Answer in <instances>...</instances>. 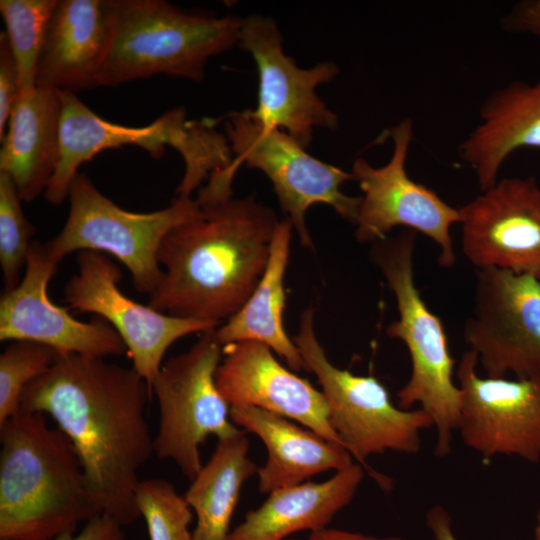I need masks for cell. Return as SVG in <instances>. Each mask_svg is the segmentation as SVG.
Segmentation results:
<instances>
[{"label":"cell","mask_w":540,"mask_h":540,"mask_svg":"<svg viewBox=\"0 0 540 540\" xmlns=\"http://www.w3.org/2000/svg\"><path fill=\"white\" fill-rule=\"evenodd\" d=\"M224 129L234 156L231 173L235 175L245 164L269 178L281 210L304 247H313L305 218L313 205H328L355 225L361 196H349L341 190L345 182L352 181L350 172L308 154L288 133L263 126L250 109L228 114Z\"/></svg>","instance_id":"obj_10"},{"label":"cell","mask_w":540,"mask_h":540,"mask_svg":"<svg viewBox=\"0 0 540 540\" xmlns=\"http://www.w3.org/2000/svg\"><path fill=\"white\" fill-rule=\"evenodd\" d=\"M479 122L462 140L460 159L476 176L480 191L492 186L505 161L521 148H540V77L513 81L482 102Z\"/></svg>","instance_id":"obj_20"},{"label":"cell","mask_w":540,"mask_h":540,"mask_svg":"<svg viewBox=\"0 0 540 540\" xmlns=\"http://www.w3.org/2000/svg\"><path fill=\"white\" fill-rule=\"evenodd\" d=\"M135 497L149 540H193L189 530L192 509L169 481L162 478L140 480Z\"/></svg>","instance_id":"obj_27"},{"label":"cell","mask_w":540,"mask_h":540,"mask_svg":"<svg viewBox=\"0 0 540 540\" xmlns=\"http://www.w3.org/2000/svg\"><path fill=\"white\" fill-rule=\"evenodd\" d=\"M124 525L113 517L100 513L74 532L54 540H125Z\"/></svg>","instance_id":"obj_32"},{"label":"cell","mask_w":540,"mask_h":540,"mask_svg":"<svg viewBox=\"0 0 540 540\" xmlns=\"http://www.w3.org/2000/svg\"><path fill=\"white\" fill-rule=\"evenodd\" d=\"M294 343L315 374L329 410V422L344 448L361 465L372 455L394 451L416 454L420 432L433 426L421 408L394 405L386 387L374 376L355 375L330 362L314 330V310L300 316Z\"/></svg>","instance_id":"obj_8"},{"label":"cell","mask_w":540,"mask_h":540,"mask_svg":"<svg viewBox=\"0 0 540 540\" xmlns=\"http://www.w3.org/2000/svg\"><path fill=\"white\" fill-rule=\"evenodd\" d=\"M20 96L19 73L16 60L4 31L0 34V140L14 105Z\"/></svg>","instance_id":"obj_30"},{"label":"cell","mask_w":540,"mask_h":540,"mask_svg":"<svg viewBox=\"0 0 540 540\" xmlns=\"http://www.w3.org/2000/svg\"><path fill=\"white\" fill-rule=\"evenodd\" d=\"M110 10L96 86L156 74L201 82L208 60L238 44L244 19L183 11L163 0H110Z\"/></svg>","instance_id":"obj_4"},{"label":"cell","mask_w":540,"mask_h":540,"mask_svg":"<svg viewBox=\"0 0 540 540\" xmlns=\"http://www.w3.org/2000/svg\"><path fill=\"white\" fill-rule=\"evenodd\" d=\"M21 201L12 178L0 172V265L4 292L20 283L33 242L31 238L36 232L24 215Z\"/></svg>","instance_id":"obj_28"},{"label":"cell","mask_w":540,"mask_h":540,"mask_svg":"<svg viewBox=\"0 0 540 540\" xmlns=\"http://www.w3.org/2000/svg\"><path fill=\"white\" fill-rule=\"evenodd\" d=\"M199 205L197 216L163 240L158 260L164 277L148 305L220 326L257 287L280 221L253 195Z\"/></svg>","instance_id":"obj_2"},{"label":"cell","mask_w":540,"mask_h":540,"mask_svg":"<svg viewBox=\"0 0 540 540\" xmlns=\"http://www.w3.org/2000/svg\"><path fill=\"white\" fill-rule=\"evenodd\" d=\"M307 540H404L399 537H377L342 529L323 528L310 533Z\"/></svg>","instance_id":"obj_34"},{"label":"cell","mask_w":540,"mask_h":540,"mask_svg":"<svg viewBox=\"0 0 540 540\" xmlns=\"http://www.w3.org/2000/svg\"><path fill=\"white\" fill-rule=\"evenodd\" d=\"M58 353L32 341L10 342L0 355V425L21 408L26 387L43 375Z\"/></svg>","instance_id":"obj_29"},{"label":"cell","mask_w":540,"mask_h":540,"mask_svg":"<svg viewBox=\"0 0 540 540\" xmlns=\"http://www.w3.org/2000/svg\"><path fill=\"white\" fill-rule=\"evenodd\" d=\"M393 141L389 161L374 167L357 158L350 171L363 195L355 223V237L361 243H375L395 227L424 234L440 249L438 263L451 268L457 257L451 227L459 223V209L446 203L436 192L411 179L406 161L413 138V124L405 118L390 128Z\"/></svg>","instance_id":"obj_11"},{"label":"cell","mask_w":540,"mask_h":540,"mask_svg":"<svg viewBox=\"0 0 540 540\" xmlns=\"http://www.w3.org/2000/svg\"><path fill=\"white\" fill-rule=\"evenodd\" d=\"M248 451L242 430L218 440L208 462L190 481L183 496L196 515L193 540H226L242 486L259 468Z\"/></svg>","instance_id":"obj_25"},{"label":"cell","mask_w":540,"mask_h":540,"mask_svg":"<svg viewBox=\"0 0 540 540\" xmlns=\"http://www.w3.org/2000/svg\"><path fill=\"white\" fill-rule=\"evenodd\" d=\"M426 525L434 540H458L449 512L440 504L432 506L426 513Z\"/></svg>","instance_id":"obj_33"},{"label":"cell","mask_w":540,"mask_h":540,"mask_svg":"<svg viewBox=\"0 0 540 540\" xmlns=\"http://www.w3.org/2000/svg\"><path fill=\"white\" fill-rule=\"evenodd\" d=\"M238 45L255 61L258 72V102L251 115L263 126L292 136L304 148L314 128L334 131L338 117L316 94V88L339 73L331 61L309 69L299 68L283 51V38L276 22L259 14L243 19Z\"/></svg>","instance_id":"obj_14"},{"label":"cell","mask_w":540,"mask_h":540,"mask_svg":"<svg viewBox=\"0 0 540 540\" xmlns=\"http://www.w3.org/2000/svg\"><path fill=\"white\" fill-rule=\"evenodd\" d=\"M59 263L47 243L33 240L20 283L0 300V340L32 341L58 354L101 358L127 354L123 340L106 320L95 316L89 322L79 321L49 298L48 284Z\"/></svg>","instance_id":"obj_17"},{"label":"cell","mask_w":540,"mask_h":540,"mask_svg":"<svg viewBox=\"0 0 540 540\" xmlns=\"http://www.w3.org/2000/svg\"><path fill=\"white\" fill-rule=\"evenodd\" d=\"M223 354L216 385L229 407L253 406L269 411L343 446L329 422L322 391L284 367L269 347L242 341L224 346Z\"/></svg>","instance_id":"obj_18"},{"label":"cell","mask_w":540,"mask_h":540,"mask_svg":"<svg viewBox=\"0 0 540 540\" xmlns=\"http://www.w3.org/2000/svg\"><path fill=\"white\" fill-rule=\"evenodd\" d=\"M62 103L59 90L35 87L20 95L1 141L0 172L14 181L22 201L44 194L59 162Z\"/></svg>","instance_id":"obj_23"},{"label":"cell","mask_w":540,"mask_h":540,"mask_svg":"<svg viewBox=\"0 0 540 540\" xmlns=\"http://www.w3.org/2000/svg\"><path fill=\"white\" fill-rule=\"evenodd\" d=\"M463 336L487 377L540 379V277L504 269L476 272Z\"/></svg>","instance_id":"obj_12"},{"label":"cell","mask_w":540,"mask_h":540,"mask_svg":"<svg viewBox=\"0 0 540 540\" xmlns=\"http://www.w3.org/2000/svg\"><path fill=\"white\" fill-rule=\"evenodd\" d=\"M78 272L64 287V301L80 313L106 320L123 340L132 368L150 389L169 347L190 334L218 326L162 313L129 298L119 287L122 272L108 255L83 250L76 255ZM152 392V391H151Z\"/></svg>","instance_id":"obj_13"},{"label":"cell","mask_w":540,"mask_h":540,"mask_svg":"<svg viewBox=\"0 0 540 540\" xmlns=\"http://www.w3.org/2000/svg\"><path fill=\"white\" fill-rule=\"evenodd\" d=\"M222 354L214 330L205 332L189 350L164 361L151 386L159 406L154 454L172 460L189 481L203 466L200 446L208 436L221 440L240 431L216 385Z\"/></svg>","instance_id":"obj_9"},{"label":"cell","mask_w":540,"mask_h":540,"mask_svg":"<svg viewBox=\"0 0 540 540\" xmlns=\"http://www.w3.org/2000/svg\"><path fill=\"white\" fill-rule=\"evenodd\" d=\"M152 392L131 367L106 358L58 354L30 383L21 408L49 415L72 442L101 513L127 526L140 518V469L154 454L146 418Z\"/></svg>","instance_id":"obj_1"},{"label":"cell","mask_w":540,"mask_h":540,"mask_svg":"<svg viewBox=\"0 0 540 540\" xmlns=\"http://www.w3.org/2000/svg\"><path fill=\"white\" fill-rule=\"evenodd\" d=\"M72 442L46 415L0 425V540H54L100 514Z\"/></svg>","instance_id":"obj_3"},{"label":"cell","mask_w":540,"mask_h":540,"mask_svg":"<svg viewBox=\"0 0 540 540\" xmlns=\"http://www.w3.org/2000/svg\"><path fill=\"white\" fill-rule=\"evenodd\" d=\"M503 28L540 39V0H523L514 4L503 18Z\"/></svg>","instance_id":"obj_31"},{"label":"cell","mask_w":540,"mask_h":540,"mask_svg":"<svg viewBox=\"0 0 540 540\" xmlns=\"http://www.w3.org/2000/svg\"><path fill=\"white\" fill-rule=\"evenodd\" d=\"M293 226L280 221L274 233L265 271L246 303L214 330L224 347L242 341L260 342L276 352L293 371L306 370L298 347L287 335L283 323L286 303L284 278L289 260Z\"/></svg>","instance_id":"obj_24"},{"label":"cell","mask_w":540,"mask_h":540,"mask_svg":"<svg viewBox=\"0 0 540 540\" xmlns=\"http://www.w3.org/2000/svg\"><path fill=\"white\" fill-rule=\"evenodd\" d=\"M534 540H540V509L536 516V524L534 528Z\"/></svg>","instance_id":"obj_35"},{"label":"cell","mask_w":540,"mask_h":540,"mask_svg":"<svg viewBox=\"0 0 540 540\" xmlns=\"http://www.w3.org/2000/svg\"><path fill=\"white\" fill-rule=\"evenodd\" d=\"M230 419L237 427L258 436L266 447L267 459L257 471L261 493L303 483L315 475L353 464L352 455L343 446L280 415L253 406H238L230 407Z\"/></svg>","instance_id":"obj_21"},{"label":"cell","mask_w":540,"mask_h":540,"mask_svg":"<svg viewBox=\"0 0 540 540\" xmlns=\"http://www.w3.org/2000/svg\"><path fill=\"white\" fill-rule=\"evenodd\" d=\"M110 30V0L58 1L41 49L36 87L75 93L96 86Z\"/></svg>","instance_id":"obj_19"},{"label":"cell","mask_w":540,"mask_h":540,"mask_svg":"<svg viewBox=\"0 0 540 540\" xmlns=\"http://www.w3.org/2000/svg\"><path fill=\"white\" fill-rule=\"evenodd\" d=\"M477 365V356L467 350L456 371L462 442L484 460L505 455L538 463L540 379L481 377Z\"/></svg>","instance_id":"obj_15"},{"label":"cell","mask_w":540,"mask_h":540,"mask_svg":"<svg viewBox=\"0 0 540 540\" xmlns=\"http://www.w3.org/2000/svg\"><path fill=\"white\" fill-rule=\"evenodd\" d=\"M286 540H299V539H286Z\"/></svg>","instance_id":"obj_36"},{"label":"cell","mask_w":540,"mask_h":540,"mask_svg":"<svg viewBox=\"0 0 540 540\" xmlns=\"http://www.w3.org/2000/svg\"><path fill=\"white\" fill-rule=\"evenodd\" d=\"M59 94L62 103L59 162L44 193L52 205H60L68 198L80 165L106 149L136 145L158 159L164 155L166 146L173 147L185 162L180 188L188 193L232 160L226 135L205 120H188L182 107L167 111L149 125L129 127L104 120L74 92L59 90Z\"/></svg>","instance_id":"obj_6"},{"label":"cell","mask_w":540,"mask_h":540,"mask_svg":"<svg viewBox=\"0 0 540 540\" xmlns=\"http://www.w3.org/2000/svg\"><path fill=\"white\" fill-rule=\"evenodd\" d=\"M459 209L461 248L477 268L540 277V185L505 177Z\"/></svg>","instance_id":"obj_16"},{"label":"cell","mask_w":540,"mask_h":540,"mask_svg":"<svg viewBox=\"0 0 540 540\" xmlns=\"http://www.w3.org/2000/svg\"><path fill=\"white\" fill-rule=\"evenodd\" d=\"M364 475L362 465L353 463L326 481L276 489L245 515L226 540H286L299 531L326 528L351 503Z\"/></svg>","instance_id":"obj_22"},{"label":"cell","mask_w":540,"mask_h":540,"mask_svg":"<svg viewBox=\"0 0 540 540\" xmlns=\"http://www.w3.org/2000/svg\"><path fill=\"white\" fill-rule=\"evenodd\" d=\"M417 232L403 229L397 235L373 243L371 260L392 290L399 318L386 334L401 340L410 355L411 375L398 391L399 407L414 405L425 411L436 428L434 454H450L457 430L461 393L453 380L454 360L443 324L426 305L415 284L413 257Z\"/></svg>","instance_id":"obj_5"},{"label":"cell","mask_w":540,"mask_h":540,"mask_svg":"<svg viewBox=\"0 0 540 540\" xmlns=\"http://www.w3.org/2000/svg\"><path fill=\"white\" fill-rule=\"evenodd\" d=\"M68 198L70 209L65 225L47 242L51 254L59 262L75 251L112 255L130 272L135 289L149 296L164 277L158 260L163 240L201 210L196 199L177 196L169 206L157 211H127L104 196L82 173L72 180Z\"/></svg>","instance_id":"obj_7"},{"label":"cell","mask_w":540,"mask_h":540,"mask_svg":"<svg viewBox=\"0 0 540 540\" xmlns=\"http://www.w3.org/2000/svg\"><path fill=\"white\" fill-rule=\"evenodd\" d=\"M58 0H1L5 34L16 60L20 95L36 87L37 65Z\"/></svg>","instance_id":"obj_26"}]
</instances>
